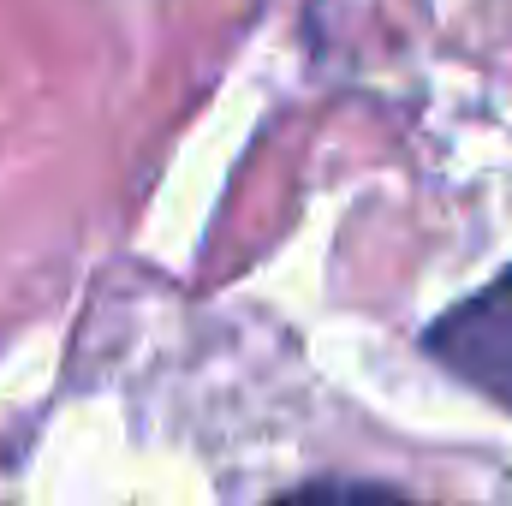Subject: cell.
Instances as JSON below:
<instances>
[{
    "mask_svg": "<svg viewBox=\"0 0 512 506\" xmlns=\"http://www.w3.org/2000/svg\"><path fill=\"white\" fill-rule=\"evenodd\" d=\"M423 352L512 411V268L429 322Z\"/></svg>",
    "mask_w": 512,
    "mask_h": 506,
    "instance_id": "6da1fadb",
    "label": "cell"
},
{
    "mask_svg": "<svg viewBox=\"0 0 512 506\" xmlns=\"http://www.w3.org/2000/svg\"><path fill=\"white\" fill-rule=\"evenodd\" d=\"M274 506H417L393 489H376V483H310V489H292Z\"/></svg>",
    "mask_w": 512,
    "mask_h": 506,
    "instance_id": "7a4b0ae2",
    "label": "cell"
}]
</instances>
